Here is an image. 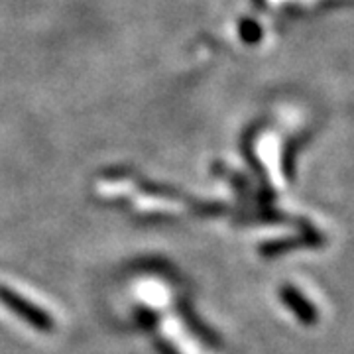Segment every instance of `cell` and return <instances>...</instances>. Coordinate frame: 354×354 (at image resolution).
<instances>
[{
  "label": "cell",
  "instance_id": "obj_1",
  "mask_svg": "<svg viewBox=\"0 0 354 354\" xmlns=\"http://www.w3.org/2000/svg\"><path fill=\"white\" fill-rule=\"evenodd\" d=\"M0 299L6 301V304L10 305L14 311H18L20 315H24L28 321H32V325H36L39 329H50V319H48V315H44V313L38 311L34 305L26 304L20 297H16L14 293H10V291L6 290H0Z\"/></svg>",
  "mask_w": 354,
  "mask_h": 354
},
{
  "label": "cell",
  "instance_id": "obj_2",
  "mask_svg": "<svg viewBox=\"0 0 354 354\" xmlns=\"http://www.w3.org/2000/svg\"><path fill=\"white\" fill-rule=\"evenodd\" d=\"M283 299L297 311V315L301 319H313V311L311 309H305L301 305H305V301L299 297V293H295V290H286L283 291Z\"/></svg>",
  "mask_w": 354,
  "mask_h": 354
}]
</instances>
